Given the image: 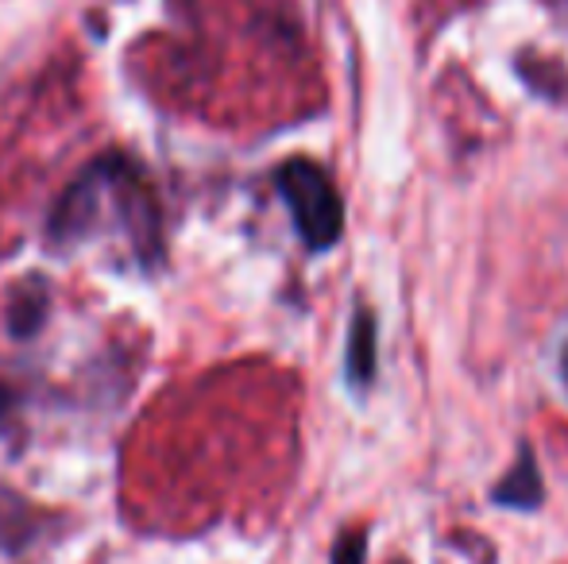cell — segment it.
<instances>
[{
    "mask_svg": "<svg viewBox=\"0 0 568 564\" xmlns=\"http://www.w3.org/2000/svg\"><path fill=\"white\" fill-rule=\"evenodd\" d=\"M495 503L499 506H518V511H534L541 503V475L534 468V452L523 449L518 452V464L507 472V480L495 488Z\"/></svg>",
    "mask_w": 568,
    "mask_h": 564,
    "instance_id": "obj_3",
    "label": "cell"
},
{
    "mask_svg": "<svg viewBox=\"0 0 568 564\" xmlns=\"http://www.w3.org/2000/svg\"><path fill=\"white\" fill-rule=\"evenodd\" d=\"M8 410H12V391H8V387H4V383H0V425H4Z\"/></svg>",
    "mask_w": 568,
    "mask_h": 564,
    "instance_id": "obj_6",
    "label": "cell"
},
{
    "mask_svg": "<svg viewBox=\"0 0 568 564\" xmlns=\"http://www.w3.org/2000/svg\"><path fill=\"white\" fill-rule=\"evenodd\" d=\"M367 557V534H341L333 545V564H364Z\"/></svg>",
    "mask_w": 568,
    "mask_h": 564,
    "instance_id": "obj_5",
    "label": "cell"
},
{
    "mask_svg": "<svg viewBox=\"0 0 568 564\" xmlns=\"http://www.w3.org/2000/svg\"><path fill=\"white\" fill-rule=\"evenodd\" d=\"M47 317V283L43 279H23L16 286L12 301H8V329L16 337H31Z\"/></svg>",
    "mask_w": 568,
    "mask_h": 564,
    "instance_id": "obj_4",
    "label": "cell"
},
{
    "mask_svg": "<svg viewBox=\"0 0 568 564\" xmlns=\"http://www.w3.org/2000/svg\"><path fill=\"white\" fill-rule=\"evenodd\" d=\"M565 383H568V352H565Z\"/></svg>",
    "mask_w": 568,
    "mask_h": 564,
    "instance_id": "obj_7",
    "label": "cell"
},
{
    "mask_svg": "<svg viewBox=\"0 0 568 564\" xmlns=\"http://www.w3.org/2000/svg\"><path fill=\"white\" fill-rule=\"evenodd\" d=\"M344 368H348V379L356 387H367L375 379V317H372V309H356V317H352Z\"/></svg>",
    "mask_w": 568,
    "mask_h": 564,
    "instance_id": "obj_2",
    "label": "cell"
},
{
    "mask_svg": "<svg viewBox=\"0 0 568 564\" xmlns=\"http://www.w3.org/2000/svg\"><path fill=\"white\" fill-rule=\"evenodd\" d=\"M275 182L306 248L329 252L344 233V202L329 174L310 158H291Z\"/></svg>",
    "mask_w": 568,
    "mask_h": 564,
    "instance_id": "obj_1",
    "label": "cell"
}]
</instances>
